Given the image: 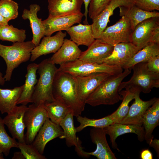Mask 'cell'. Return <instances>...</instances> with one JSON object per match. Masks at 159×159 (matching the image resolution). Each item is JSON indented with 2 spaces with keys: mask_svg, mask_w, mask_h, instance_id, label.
<instances>
[{
  "mask_svg": "<svg viewBox=\"0 0 159 159\" xmlns=\"http://www.w3.org/2000/svg\"><path fill=\"white\" fill-rule=\"evenodd\" d=\"M52 92L55 100L65 105L74 116L80 115L84 110L85 104L79 98L75 77L58 69L54 80Z\"/></svg>",
  "mask_w": 159,
  "mask_h": 159,
  "instance_id": "obj_1",
  "label": "cell"
},
{
  "mask_svg": "<svg viewBox=\"0 0 159 159\" xmlns=\"http://www.w3.org/2000/svg\"><path fill=\"white\" fill-rule=\"evenodd\" d=\"M131 72L125 69L122 72L110 75L105 79L89 96L85 103L95 107L100 105H113L121 100L119 87L123 80Z\"/></svg>",
  "mask_w": 159,
  "mask_h": 159,
  "instance_id": "obj_2",
  "label": "cell"
},
{
  "mask_svg": "<svg viewBox=\"0 0 159 159\" xmlns=\"http://www.w3.org/2000/svg\"><path fill=\"white\" fill-rule=\"evenodd\" d=\"M58 70L50 58L46 59L38 64V72L39 77L35 86L32 97V103L37 106L55 100L53 95V83Z\"/></svg>",
  "mask_w": 159,
  "mask_h": 159,
  "instance_id": "obj_3",
  "label": "cell"
},
{
  "mask_svg": "<svg viewBox=\"0 0 159 159\" xmlns=\"http://www.w3.org/2000/svg\"><path fill=\"white\" fill-rule=\"evenodd\" d=\"M133 74L130 79L122 82L119 87V93L123 88L135 93H149L152 89L159 87V74L152 72L148 69L146 62L138 63L133 66Z\"/></svg>",
  "mask_w": 159,
  "mask_h": 159,
  "instance_id": "obj_4",
  "label": "cell"
},
{
  "mask_svg": "<svg viewBox=\"0 0 159 159\" xmlns=\"http://www.w3.org/2000/svg\"><path fill=\"white\" fill-rule=\"evenodd\" d=\"M35 47L32 41L14 42L10 46L0 44V56L4 59L7 66L4 77L5 81L11 80L15 68L30 59L32 51Z\"/></svg>",
  "mask_w": 159,
  "mask_h": 159,
  "instance_id": "obj_5",
  "label": "cell"
},
{
  "mask_svg": "<svg viewBox=\"0 0 159 159\" xmlns=\"http://www.w3.org/2000/svg\"><path fill=\"white\" fill-rule=\"evenodd\" d=\"M58 69L75 77L99 72L106 73L112 75L122 72L123 69L117 66L104 63H93L79 59L60 65Z\"/></svg>",
  "mask_w": 159,
  "mask_h": 159,
  "instance_id": "obj_6",
  "label": "cell"
},
{
  "mask_svg": "<svg viewBox=\"0 0 159 159\" xmlns=\"http://www.w3.org/2000/svg\"><path fill=\"white\" fill-rule=\"evenodd\" d=\"M133 31L128 19L122 16L115 24L107 27L97 39L114 46L120 43L131 42Z\"/></svg>",
  "mask_w": 159,
  "mask_h": 159,
  "instance_id": "obj_7",
  "label": "cell"
},
{
  "mask_svg": "<svg viewBox=\"0 0 159 159\" xmlns=\"http://www.w3.org/2000/svg\"><path fill=\"white\" fill-rule=\"evenodd\" d=\"M43 106L33 103L27 107L24 115V121L26 128L25 135L26 143L32 144L40 129L47 118Z\"/></svg>",
  "mask_w": 159,
  "mask_h": 159,
  "instance_id": "obj_8",
  "label": "cell"
},
{
  "mask_svg": "<svg viewBox=\"0 0 159 159\" xmlns=\"http://www.w3.org/2000/svg\"><path fill=\"white\" fill-rule=\"evenodd\" d=\"M27 108L26 105L17 106L3 119L4 124L7 127L12 137L17 139L19 143H26L24 134L26 127L24 117Z\"/></svg>",
  "mask_w": 159,
  "mask_h": 159,
  "instance_id": "obj_9",
  "label": "cell"
},
{
  "mask_svg": "<svg viewBox=\"0 0 159 159\" xmlns=\"http://www.w3.org/2000/svg\"><path fill=\"white\" fill-rule=\"evenodd\" d=\"M84 16L81 12L71 15L50 16L42 21L44 36H51L55 32L66 31L73 25L80 23Z\"/></svg>",
  "mask_w": 159,
  "mask_h": 159,
  "instance_id": "obj_10",
  "label": "cell"
},
{
  "mask_svg": "<svg viewBox=\"0 0 159 159\" xmlns=\"http://www.w3.org/2000/svg\"><path fill=\"white\" fill-rule=\"evenodd\" d=\"M134 0H111L105 8L95 19L92 24V33L95 39H98L107 27L109 18L116 8L134 4Z\"/></svg>",
  "mask_w": 159,
  "mask_h": 159,
  "instance_id": "obj_11",
  "label": "cell"
},
{
  "mask_svg": "<svg viewBox=\"0 0 159 159\" xmlns=\"http://www.w3.org/2000/svg\"><path fill=\"white\" fill-rule=\"evenodd\" d=\"M140 50L131 42L119 43L114 46L111 53L104 59L102 63L122 68Z\"/></svg>",
  "mask_w": 159,
  "mask_h": 159,
  "instance_id": "obj_12",
  "label": "cell"
},
{
  "mask_svg": "<svg viewBox=\"0 0 159 159\" xmlns=\"http://www.w3.org/2000/svg\"><path fill=\"white\" fill-rule=\"evenodd\" d=\"M158 25L159 17L148 19L139 23L132 33L131 42L141 49L150 42L153 30Z\"/></svg>",
  "mask_w": 159,
  "mask_h": 159,
  "instance_id": "obj_13",
  "label": "cell"
},
{
  "mask_svg": "<svg viewBox=\"0 0 159 159\" xmlns=\"http://www.w3.org/2000/svg\"><path fill=\"white\" fill-rule=\"evenodd\" d=\"M62 135L63 130L60 126L47 117L32 144L43 155L47 143L55 138H60Z\"/></svg>",
  "mask_w": 159,
  "mask_h": 159,
  "instance_id": "obj_14",
  "label": "cell"
},
{
  "mask_svg": "<svg viewBox=\"0 0 159 159\" xmlns=\"http://www.w3.org/2000/svg\"><path fill=\"white\" fill-rule=\"evenodd\" d=\"M140 94L139 92L135 93L134 102L129 107L127 115L119 123L142 126L144 115L158 98L154 97L144 101L140 99Z\"/></svg>",
  "mask_w": 159,
  "mask_h": 159,
  "instance_id": "obj_15",
  "label": "cell"
},
{
  "mask_svg": "<svg viewBox=\"0 0 159 159\" xmlns=\"http://www.w3.org/2000/svg\"><path fill=\"white\" fill-rule=\"evenodd\" d=\"M110 75L112 74L99 72L76 77L78 95L80 101L85 104V101L89 96Z\"/></svg>",
  "mask_w": 159,
  "mask_h": 159,
  "instance_id": "obj_16",
  "label": "cell"
},
{
  "mask_svg": "<svg viewBox=\"0 0 159 159\" xmlns=\"http://www.w3.org/2000/svg\"><path fill=\"white\" fill-rule=\"evenodd\" d=\"M74 115L71 112L68 113L65 117L61 122L59 125L63 130V135L59 138L65 139L66 143L68 147H75L77 154L83 157L89 158L90 156L83 150L80 141L76 136L75 127L74 124Z\"/></svg>",
  "mask_w": 159,
  "mask_h": 159,
  "instance_id": "obj_17",
  "label": "cell"
},
{
  "mask_svg": "<svg viewBox=\"0 0 159 159\" xmlns=\"http://www.w3.org/2000/svg\"><path fill=\"white\" fill-rule=\"evenodd\" d=\"M114 46L95 39L86 51L81 52L79 59L97 64L102 63L111 53Z\"/></svg>",
  "mask_w": 159,
  "mask_h": 159,
  "instance_id": "obj_18",
  "label": "cell"
},
{
  "mask_svg": "<svg viewBox=\"0 0 159 159\" xmlns=\"http://www.w3.org/2000/svg\"><path fill=\"white\" fill-rule=\"evenodd\" d=\"M66 35V32L60 31L53 36H44L41 43L32 51L31 61H34L43 55L55 53L61 46Z\"/></svg>",
  "mask_w": 159,
  "mask_h": 159,
  "instance_id": "obj_19",
  "label": "cell"
},
{
  "mask_svg": "<svg viewBox=\"0 0 159 159\" xmlns=\"http://www.w3.org/2000/svg\"><path fill=\"white\" fill-rule=\"evenodd\" d=\"M106 135L103 128L93 127L90 130L92 142L96 145V150L87 152V154L94 156L98 159H116L107 142Z\"/></svg>",
  "mask_w": 159,
  "mask_h": 159,
  "instance_id": "obj_20",
  "label": "cell"
},
{
  "mask_svg": "<svg viewBox=\"0 0 159 159\" xmlns=\"http://www.w3.org/2000/svg\"><path fill=\"white\" fill-rule=\"evenodd\" d=\"M103 128L106 135L109 136L112 147L114 149H118L117 145L116 142L117 138L126 133L136 134L140 142L145 140V130L142 126L114 123Z\"/></svg>",
  "mask_w": 159,
  "mask_h": 159,
  "instance_id": "obj_21",
  "label": "cell"
},
{
  "mask_svg": "<svg viewBox=\"0 0 159 159\" xmlns=\"http://www.w3.org/2000/svg\"><path fill=\"white\" fill-rule=\"evenodd\" d=\"M84 0H48L49 16H57L81 12Z\"/></svg>",
  "mask_w": 159,
  "mask_h": 159,
  "instance_id": "obj_22",
  "label": "cell"
},
{
  "mask_svg": "<svg viewBox=\"0 0 159 159\" xmlns=\"http://www.w3.org/2000/svg\"><path fill=\"white\" fill-rule=\"evenodd\" d=\"M29 8V10H24L22 17L24 19L29 20L33 34L32 41L37 47L39 44L41 39L44 36V29L42 19L39 18L37 16L40 7L38 5L33 4L30 5Z\"/></svg>",
  "mask_w": 159,
  "mask_h": 159,
  "instance_id": "obj_23",
  "label": "cell"
},
{
  "mask_svg": "<svg viewBox=\"0 0 159 159\" xmlns=\"http://www.w3.org/2000/svg\"><path fill=\"white\" fill-rule=\"evenodd\" d=\"M81 51L78 46L71 39H64L59 49L50 58L54 64L60 65L79 59Z\"/></svg>",
  "mask_w": 159,
  "mask_h": 159,
  "instance_id": "obj_24",
  "label": "cell"
},
{
  "mask_svg": "<svg viewBox=\"0 0 159 159\" xmlns=\"http://www.w3.org/2000/svg\"><path fill=\"white\" fill-rule=\"evenodd\" d=\"M38 66V64L35 63H31L27 66L25 83L17 105H26L29 103H32V95L38 81L36 73Z\"/></svg>",
  "mask_w": 159,
  "mask_h": 159,
  "instance_id": "obj_25",
  "label": "cell"
},
{
  "mask_svg": "<svg viewBox=\"0 0 159 159\" xmlns=\"http://www.w3.org/2000/svg\"><path fill=\"white\" fill-rule=\"evenodd\" d=\"M120 16H125L129 20L133 30L139 23L152 17H159V13L157 11H148L140 9L134 4L126 6L119 7Z\"/></svg>",
  "mask_w": 159,
  "mask_h": 159,
  "instance_id": "obj_26",
  "label": "cell"
},
{
  "mask_svg": "<svg viewBox=\"0 0 159 159\" xmlns=\"http://www.w3.org/2000/svg\"><path fill=\"white\" fill-rule=\"evenodd\" d=\"M159 125V99L146 111L143 118V125L145 130L144 139L149 144L153 139V132Z\"/></svg>",
  "mask_w": 159,
  "mask_h": 159,
  "instance_id": "obj_27",
  "label": "cell"
},
{
  "mask_svg": "<svg viewBox=\"0 0 159 159\" xmlns=\"http://www.w3.org/2000/svg\"><path fill=\"white\" fill-rule=\"evenodd\" d=\"M66 31L71 40L78 46L84 45L88 47L95 39L92 33V24L79 23L72 26Z\"/></svg>",
  "mask_w": 159,
  "mask_h": 159,
  "instance_id": "obj_28",
  "label": "cell"
},
{
  "mask_svg": "<svg viewBox=\"0 0 159 159\" xmlns=\"http://www.w3.org/2000/svg\"><path fill=\"white\" fill-rule=\"evenodd\" d=\"M23 87L24 85L12 89L0 88V112L1 114H8L16 107Z\"/></svg>",
  "mask_w": 159,
  "mask_h": 159,
  "instance_id": "obj_29",
  "label": "cell"
},
{
  "mask_svg": "<svg viewBox=\"0 0 159 159\" xmlns=\"http://www.w3.org/2000/svg\"><path fill=\"white\" fill-rule=\"evenodd\" d=\"M159 55V44L148 43L139 50L123 67V69H131L135 65L141 62H147L154 57Z\"/></svg>",
  "mask_w": 159,
  "mask_h": 159,
  "instance_id": "obj_30",
  "label": "cell"
},
{
  "mask_svg": "<svg viewBox=\"0 0 159 159\" xmlns=\"http://www.w3.org/2000/svg\"><path fill=\"white\" fill-rule=\"evenodd\" d=\"M43 107L46 111L47 117L53 122L59 125L69 112H71L65 105L56 100L45 104Z\"/></svg>",
  "mask_w": 159,
  "mask_h": 159,
  "instance_id": "obj_31",
  "label": "cell"
},
{
  "mask_svg": "<svg viewBox=\"0 0 159 159\" xmlns=\"http://www.w3.org/2000/svg\"><path fill=\"white\" fill-rule=\"evenodd\" d=\"M26 37L25 30L19 29L9 24L0 26V40L13 43L22 42Z\"/></svg>",
  "mask_w": 159,
  "mask_h": 159,
  "instance_id": "obj_32",
  "label": "cell"
},
{
  "mask_svg": "<svg viewBox=\"0 0 159 159\" xmlns=\"http://www.w3.org/2000/svg\"><path fill=\"white\" fill-rule=\"evenodd\" d=\"M77 117L80 125L75 127L76 132H79L88 126L93 127L104 128L115 123L110 115L99 119H91L80 115Z\"/></svg>",
  "mask_w": 159,
  "mask_h": 159,
  "instance_id": "obj_33",
  "label": "cell"
},
{
  "mask_svg": "<svg viewBox=\"0 0 159 159\" xmlns=\"http://www.w3.org/2000/svg\"><path fill=\"white\" fill-rule=\"evenodd\" d=\"M123 96L122 101L117 109L110 114L115 123H119L127 115L129 109L130 102L135 97V93L127 90L120 92Z\"/></svg>",
  "mask_w": 159,
  "mask_h": 159,
  "instance_id": "obj_34",
  "label": "cell"
},
{
  "mask_svg": "<svg viewBox=\"0 0 159 159\" xmlns=\"http://www.w3.org/2000/svg\"><path fill=\"white\" fill-rule=\"evenodd\" d=\"M4 125L3 119L0 116V144L3 153L5 156H7L12 148H18V142L8 135L5 129Z\"/></svg>",
  "mask_w": 159,
  "mask_h": 159,
  "instance_id": "obj_35",
  "label": "cell"
},
{
  "mask_svg": "<svg viewBox=\"0 0 159 159\" xmlns=\"http://www.w3.org/2000/svg\"><path fill=\"white\" fill-rule=\"evenodd\" d=\"M18 8V4L12 0H0V14L8 22L17 18Z\"/></svg>",
  "mask_w": 159,
  "mask_h": 159,
  "instance_id": "obj_36",
  "label": "cell"
},
{
  "mask_svg": "<svg viewBox=\"0 0 159 159\" xmlns=\"http://www.w3.org/2000/svg\"><path fill=\"white\" fill-rule=\"evenodd\" d=\"M18 148L25 159H46L45 157L40 154L32 144L18 142Z\"/></svg>",
  "mask_w": 159,
  "mask_h": 159,
  "instance_id": "obj_37",
  "label": "cell"
},
{
  "mask_svg": "<svg viewBox=\"0 0 159 159\" xmlns=\"http://www.w3.org/2000/svg\"><path fill=\"white\" fill-rule=\"evenodd\" d=\"M111 0H91L88 9L90 19H95L105 8Z\"/></svg>",
  "mask_w": 159,
  "mask_h": 159,
  "instance_id": "obj_38",
  "label": "cell"
},
{
  "mask_svg": "<svg viewBox=\"0 0 159 159\" xmlns=\"http://www.w3.org/2000/svg\"><path fill=\"white\" fill-rule=\"evenodd\" d=\"M134 4L139 8L145 11H159V0H134Z\"/></svg>",
  "mask_w": 159,
  "mask_h": 159,
  "instance_id": "obj_39",
  "label": "cell"
},
{
  "mask_svg": "<svg viewBox=\"0 0 159 159\" xmlns=\"http://www.w3.org/2000/svg\"><path fill=\"white\" fill-rule=\"evenodd\" d=\"M146 62L148 68L150 71L159 74V55L152 58Z\"/></svg>",
  "mask_w": 159,
  "mask_h": 159,
  "instance_id": "obj_40",
  "label": "cell"
},
{
  "mask_svg": "<svg viewBox=\"0 0 159 159\" xmlns=\"http://www.w3.org/2000/svg\"><path fill=\"white\" fill-rule=\"evenodd\" d=\"M150 42L159 44V25L157 26L153 30Z\"/></svg>",
  "mask_w": 159,
  "mask_h": 159,
  "instance_id": "obj_41",
  "label": "cell"
},
{
  "mask_svg": "<svg viewBox=\"0 0 159 159\" xmlns=\"http://www.w3.org/2000/svg\"><path fill=\"white\" fill-rule=\"evenodd\" d=\"M140 158L142 159H152L153 155L148 149L142 150L140 153Z\"/></svg>",
  "mask_w": 159,
  "mask_h": 159,
  "instance_id": "obj_42",
  "label": "cell"
},
{
  "mask_svg": "<svg viewBox=\"0 0 159 159\" xmlns=\"http://www.w3.org/2000/svg\"><path fill=\"white\" fill-rule=\"evenodd\" d=\"M91 0H84V2L85 6V11L84 16L85 17V19L83 21L84 24H88L87 16L88 14V7Z\"/></svg>",
  "mask_w": 159,
  "mask_h": 159,
  "instance_id": "obj_43",
  "label": "cell"
},
{
  "mask_svg": "<svg viewBox=\"0 0 159 159\" xmlns=\"http://www.w3.org/2000/svg\"><path fill=\"white\" fill-rule=\"evenodd\" d=\"M150 147L153 148L156 151L158 156L159 154V140L156 139H153L149 144Z\"/></svg>",
  "mask_w": 159,
  "mask_h": 159,
  "instance_id": "obj_44",
  "label": "cell"
},
{
  "mask_svg": "<svg viewBox=\"0 0 159 159\" xmlns=\"http://www.w3.org/2000/svg\"><path fill=\"white\" fill-rule=\"evenodd\" d=\"M12 158L13 159H25L21 152H15Z\"/></svg>",
  "mask_w": 159,
  "mask_h": 159,
  "instance_id": "obj_45",
  "label": "cell"
},
{
  "mask_svg": "<svg viewBox=\"0 0 159 159\" xmlns=\"http://www.w3.org/2000/svg\"><path fill=\"white\" fill-rule=\"evenodd\" d=\"M8 22L0 14V26L8 24Z\"/></svg>",
  "mask_w": 159,
  "mask_h": 159,
  "instance_id": "obj_46",
  "label": "cell"
},
{
  "mask_svg": "<svg viewBox=\"0 0 159 159\" xmlns=\"http://www.w3.org/2000/svg\"><path fill=\"white\" fill-rule=\"evenodd\" d=\"M5 81V79L3 77L2 73L0 72V85H3L4 84Z\"/></svg>",
  "mask_w": 159,
  "mask_h": 159,
  "instance_id": "obj_47",
  "label": "cell"
},
{
  "mask_svg": "<svg viewBox=\"0 0 159 159\" xmlns=\"http://www.w3.org/2000/svg\"><path fill=\"white\" fill-rule=\"evenodd\" d=\"M4 159V157L3 155V153L0 154V159Z\"/></svg>",
  "mask_w": 159,
  "mask_h": 159,
  "instance_id": "obj_48",
  "label": "cell"
},
{
  "mask_svg": "<svg viewBox=\"0 0 159 159\" xmlns=\"http://www.w3.org/2000/svg\"><path fill=\"white\" fill-rule=\"evenodd\" d=\"M2 153H3V152H2V149L0 144V154Z\"/></svg>",
  "mask_w": 159,
  "mask_h": 159,
  "instance_id": "obj_49",
  "label": "cell"
}]
</instances>
